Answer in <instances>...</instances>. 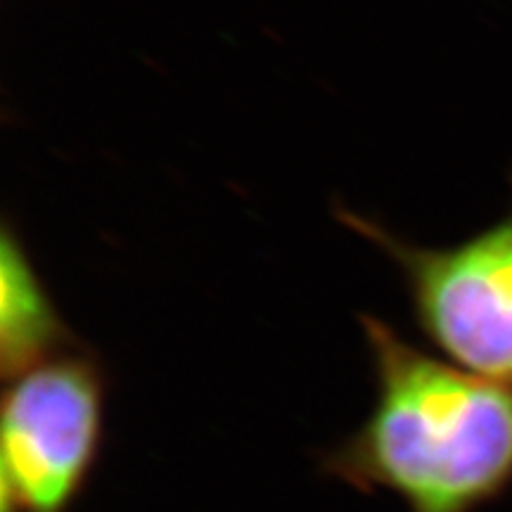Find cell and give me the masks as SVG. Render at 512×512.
Masks as SVG:
<instances>
[{
    "instance_id": "6da1fadb",
    "label": "cell",
    "mask_w": 512,
    "mask_h": 512,
    "mask_svg": "<svg viewBox=\"0 0 512 512\" xmlns=\"http://www.w3.org/2000/svg\"><path fill=\"white\" fill-rule=\"evenodd\" d=\"M375 396L358 430L325 453L323 472L406 512H477L512 484V389L413 347L361 318Z\"/></svg>"
},
{
    "instance_id": "7a4b0ae2",
    "label": "cell",
    "mask_w": 512,
    "mask_h": 512,
    "mask_svg": "<svg viewBox=\"0 0 512 512\" xmlns=\"http://www.w3.org/2000/svg\"><path fill=\"white\" fill-rule=\"evenodd\" d=\"M401 268L415 323L441 358L512 389V211L451 247H415L342 211Z\"/></svg>"
},
{
    "instance_id": "3957f363",
    "label": "cell",
    "mask_w": 512,
    "mask_h": 512,
    "mask_svg": "<svg viewBox=\"0 0 512 512\" xmlns=\"http://www.w3.org/2000/svg\"><path fill=\"white\" fill-rule=\"evenodd\" d=\"M8 382L3 512H72L105 439V373L74 349Z\"/></svg>"
},
{
    "instance_id": "277c9868",
    "label": "cell",
    "mask_w": 512,
    "mask_h": 512,
    "mask_svg": "<svg viewBox=\"0 0 512 512\" xmlns=\"http://www.w3.org/2000/svg\"><path fill=\"white\" fill-rule=\"evenodd\" d=\"M74 351V337L57 313L22 242L10 228L0 249V361L5 377Z\"/></svg>"
}]
</instances>
